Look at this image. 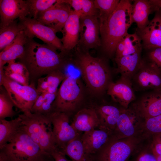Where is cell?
I'll list each match as a JSON object with an SVG mask.
<instances>
[{
	"instance_id": "obj_2",
	"label": "cell",
	"mask_w": 161,
	"mask_h": 161,
	"mask_svg": "<svg viewBox=\"0 0 161 161\" xmlns=\"http://www.w3.org/2000/svg\"><path fill=\"white\" fill-rule=\"evenodd\" d=\"M71 61L80 72L89 91L99 95L106 91L111 82V72L107 61L104 58L94 57L89 52L76 47Z\"/></svg>"
},
{
	"instance_id": "obj_15",
	"label": "cell",
	"mask_w": 161,
	"mask_h": 161,
	"mask_svg": "<svg viewBox=\"0 0 161 161\" xmlns=\"http://www.w3.org/2000/svg\"><path fill=\"white\" fill-rule=\"evenodd\" d=\"M106 92L114 101L125 109L128 108L136 98L131 80L122 76L115 82H111Z\"/></svg>"
},
{
	"instance_id": "obj_32",
	"label": "cell",
	"mask_w": 161,
	"mask_h": 161,
	"mask_svg": "<svg viewBox=\"0 0 161 161\" xmlns=\"http://www.w3.org/2000/svg\"><path fill=\"white\" fill-rule=\"evenodd\" d=\"M63 1L69 4L75 11L79 14L80 17L98 16L99 12L95 7L94 0H63Z\"/></svg>"
},
{
	"instance_id": "obj_42",
	"label": "cell",
	"mask_w": 161,
	"mask_h": 161,
	"mask_svg": "<svg viewBox=\"0 0 161 161\" xmlns=\"http://www.w3.org/2000/svg\"><path fill=\"white\" fill-rule=\"evenodd\" d=\"M54 161H72L68 160L66 157V155L62 151L56 149L51 154Z\"/></svg>"
},
{
	"instance_id": "obj_44",
	"label": "cell",
	"mask_w": 161,
	"mask_h": 161,
	"mask_svg": "<svg viewBox=\"0 0 161 161\" xmlns=\"http://www.w3.org/2000/svg\"><path fill=\"white\" fill-rule=\"evenodd\" d=\"M5 74L3 67L0 68V86H2V83Z\"/></svg>"
},
{
	"instance_id": "obj_37",
	"label": "cell",
	"mask_w": 161,
	"mask_h": 161,
	"mask_svg": "<svg viewBox=\"0 0 161 161\" xmlns=\"http://www.w3.org/2000/svg\"><path fill=\"white\" fill-rule=\"evenodd\" d=\"M4 70L24 75L30 78V74L26 67L21 63L16 62L15 60L7 63L3 67Z\"/></svg>"
},
{
	"instance_id": "obj_23",
	"label": "cell",
	"mask_w": 161,
	"mask_h": 161,
	"mask_svg": "<svg viewBox=\"0 0 161 161\" xmlns=\"http://www.w3.org/2000/svg\"><path fill=\"white\" fill-rule=\"evenodd\" d=\"M27 38L22 31L10 45L0 52V68L4 67L6 64L22 56Z\"/></svg>"
},
{
	"instance_id": "obj_28",
	"label": "cell",
	"mask_w": 161,
	"mask_h": 161,
	"mask_svg": "<svg viewBox=\"0 0 161 161\" xmlns=\"http://www.w3.org/2000/svg\"><path fill=\"white\" fill-rule=\"evenodd\" d=\"M79 136L69 142L61 151L72 161H93L92 157L85 151Z\"/></svg>"
},
{
	"instance_id": "obj_38",
	"label": "cell",
	"mask_w": 161,
	"mask_h": 161,
	"mask_svg": "<svg viewBox=\"0 0 161 161\" xmlns=\"http://www.w3.org/2000/svg\"><path fill=\"white\" fill-rule=\"evenodd\" d=\"M148 61L155 65L161 72V47L150 49L148 54Z\"/></svg>"
},
{
	"instance_id": "obj_11",
	"label": "cell",
	"mask_w": 161,
	"mask_h": 161,
	"mask_svg": "<svg viewBox=\"0 0 161 161\" xmlns=\"http://www.w3.org/2000/svg\"><path fill=\"white\" fill-rule=\"evenodd\" d=\"M131 82L135 90L161 91V72L152 63L143 60Z\"/></svg>"
},
{
	"instance_id": "obj_29",
	"label": "cell",
	"mask_w": 161,
	"mask_h": 161,
	"mask_svg": "<svg viewBox=\"0 0 161 161\" xmlns=\"http://www.w3.org/2000/svg\"><path fill=\"white\" fill-rule=\"evenodd\" d=\"M0 52L10 45L23 30L18 20L14 21L8 25L0 28Z\"/></svg>"
},
{
	"instance_id": "obj_8",
	"label": "cell",
	"mask_w": 161,
	"mask_h": 161,
	"mask_svg": "<svg viewBox=\"0 0 161 161\" xmlns=\"http://www.w3.org/2000/svg\"><path fill=\"white\" fill-rule=\"evenodd\" d=\"M18 22L28 38H38L45 44L61 51L63 47L61 39L52 28L40 22L36 19L28 17L19 18Z\"/></svg>"
},
{
	"instance_id": "obj_20",
	"label": "cell",
	"mask_w": 161,
	"mask_h": 161,
	"mask_svg": "<svg viewBox=\"0 0 161 161\" xmlns=\"http://www.w3.org/2000/svg\"><path fill=\"white\" fill-rule=\"evenodd\" d=\"M109 132L94 129L84 132L81 139L86 152L92 157L98 152L108 141Z\"/></svg>"
},
{
	"instance_id": "obj_24",
	"label": "cell",
	"mask_w": 161,
	"mask_h": 161,
	"mask_svg": "<svg viewBox=\"0 0 161 161\" xmlns=\"http://www.w3.org/2000/svg\"><path fill=\"white\" fill-rule=\"evenodd\" d=\"M154 11L151 0L133 1L131 4V17L133 22L137 24V29H142L147 26L150 21L149 15Z\"/></svg>"
},
{
	"instance_id": "obj_10",
	"label": "cell",
	"mask_w": 161,
	"mask_h": 161,
	"mask_svg": "<svg viewBox=\"0 0 161 161\" xmlns=\"http://www.w3.org/2000/svg\"><path fill=\"white\" fill-rule=\"evenodd\" d=\"M131 138L111 142L93 156V161H128L134 148L135 142Z\"/></svg>"
},
{
	"instance_id": "obj_41",
	"label": "cell",
	"mask_w": 161,
	"mask_h": 161,
	"mask_svg": "<svg viewBox=\"0 0 161 161\" xmlns=\"http://www.w3.org/2000/svg\"><path fill=\"white\" fill-rule=\"evenodd\" d=\"M132 161H157L153 153L147 151L142 152L138 154Z\"/></svg>"
},
{
	"instance_id": "obj_4",
	"label": "cell",
	"mask_w": 161,
	"mask_h": 161,
	"mask_svg": "<svg viewBox=\"0 0 161 161\" xmlns=\"http://www.w3.org/2000/svg\"><path fill=\"white\" fill-rule=\"evenodd\" d=\"M48 154L31 138L22 125L0 147V161H40Z\"/></svg>"
},
{
	"instance_id": "obj_18",
	"label": "cell",
	"mask_w": 161,
	"mask_h": 161,
	"mask_svg": "<svg viewBox=\"0 0 161 161\" xmlns=\"http://www.w3.org/2000/svg\"><path fill=\"white\" fill-rule=\"evenodd\" d=\"M140 38L143 47L150 50L161 47V14L155 12L153 18L148 24L136 32Z\"/></svg>"
},
{
	"instance_id": "obj_34",
	"label": "cell",
	"mask_w": 161,
	"mask_h": 161,
	"mask_svg": "<svg viewBox=\"0 0 161 161\" xmlns=\"http://www.w3.org/2000/svg\"><path fill=\"white\" fill-rule=\"evenodd\" d=\"M0 86V120L12 118L16 114L15 105L4 87Z\"/></svg>"
},
{
	"instance_id": "obj_14",
	"label": "cell",
	"mask_w": 161,
	"mask_h": 161,
	"mask_svg": "<svg viewBox=\"0 0 161 161\" xmlns=\"http://www.w3.org/2000/svg\"><path fill=\"white\" fill-rule=\"evenodd\" d=\"M79 14L72 10L63 28L61 40L63 45L60 53L64 57L69 56L77 46L80 35Z\"/></svg>"
},
{
	"instance_id": "obj_19",
	"label": "cell",
	"mask_w": 161,
	"mask_h": 161,
	"mask_svg": "<svg viewBox=\"0 0 161 161\" xmlns=\"http://www.w3.org/2000/svg\"><path fill=\"white\" fill-rule=\"evenodd\" d=\"M140 117L133 109H120V113L115 130L120 139L130 137L137 132Z\"/></svg>"
},
{
	"instance_id": "obj_17",
	"label": "cell",
	"mask_w": 161,
	"mask_h": 161,
	"mask_svg": "<svg viewBox=\"0 0 161 161\" xmlns=\"http://www.w3.org/2000/svg\"><path fill=\"white\" fill-rule=\"evenodd\" d=\"M133 109L145 119L161 114V91L153 90L143 96Z\"/></svg>"
},
{
	"instance_id": "obj_35",
	"label": "cell",
	"mask_w": 161,
	"mask_h": 161,
	"mask_svg": "<svg viewBox=\"0 0 161 161\" xmlns=\"http://www.w3.org/2000/svg\"><path fill=\"white\" fill-rule=\"evenodd\" d=\"M29 10L28 17L36 19L38 14L44 11L57 2L58 0H27Z\"/></svg>"
},
{
	"instance_id": "obj_36",
	"label": "cell",
	"mask_w": 161,
	"mask_h": 161,
	"mask_svg": "<svg viewBox=\"0 0 161 161\" xmlns=\"http://www.w3.org/2000/svg\"><path fill=\"white\" fill-rule=\"evenodd\" d=\"M144 126L152 135L161 133V114L145 119Z\"/></svg>"
},
{
	"instance_id": "obj_25",
	"label": "cell",
	"mask_w": 161,
	"mask_h": 161,
	"mask_svg": "<svg viewBox=\"0 0 161 161\" xmlns=\"http://www.w3.org/2000/svg\"><path fill=\"white\" fill-rule=\"evenodd\" d=\"M100 123L99 129L108 132L114 130L120 113V110L111 105H105L96 110Z\"/></svg>"
},
{
	"instance_id": "obj_31",
	"label": "cell",
	"mask_w": 161,
	"mask_h": 161,
	"mask_svg": "<svg viewBox=\"0 0 161 161\" xmlns=\"http://www.w3.org/2000/svg\"><path fill=\"white\" fill-rule=\"evenodd\" d=\"M21 126V120L19 116L10 120H0V147L7 143Z\"/></svg>"
},
{
	"instance_id": "obj_5",
	"label": "cell",
	"mask_w": 161,
	"mask_h": 161,
	"mask_svg": "<svg viewBox=\"0 0 161 161\" xmlns=\"http://www.w3.org/2000/svg\"><path fill=\"white\" fill-rule=\"evenodd\" d=\"M22 125L31 138L44 152L51 154L57 149L52 125L48 116L29 112L19 114Z\"/></svg>"
},
{
	"instance_id": "obj_21",
	"label": "cell",
	"mask_w": 161,
	"mask_h": 161,
	"mask_svg": "<svg viewBox=\"0 0 161 161\" xmlns=\"http://www.w3.org/2000/svg\"><path fill=\"white\" fill-rule=\"evenodd\" d=\"M71 124L78 132H85L99 127L100 123L95 109L84 108L76 113Z\"/></svg>"
},
{
	"instance_id": "obj_33",
	"label": "cell",
	"mask_w": 161,
	"mask_h": 161,
	"mask_svg": "<svg viewBox=\"0 0 161 161\" xmlns=\"http://www.w3.org/2000/svg\"><path fill=\"white\" fill-rule=\"evenodd\" d=\"M119 0H95V8L98 10V18L100 23H102L108 18L116 9Z\"/></svg>"
},
{
	"instance_id": "obj_26",
	"label": "cell",
	"mask_w": 161,
	"mask_h": 161,
	"mask_svg": "<svg viewBox=\"0 0 161 161\" xmlns=\"http://www.w3.org/2000/svg\"><path fill=\"white\" fill-rule=\"evenodd\" d=\"M61 70L54 71L44 77L37 80L36 89L40 95L43 93H55L57 92L58 87L66 76Z\"/></svg>"
},
{
	"instance_id": "obj_12",
	"label": "cell",
	"mask_w": 161,
	"mask_h": 161,
	"mask_svg": "<svg viewBox=\"0 0 161 161\" xmlns=\"http://www.w3.org/2000/svg\"><path fill=\"white\" fill-rule=\"evenodd\" d=\"M47 116L52 124L56 147L62 151L69 142L79 135L78 132L70 123L69 115L67 114L55 111Z\"/></svg>"
},
{
	"instance_id": "obj_45",
	"label": "cell",
	"mask_w": 161,
	"mask_h": 161,
	"mask_svg": "<svg viewBox=\"0 0 161 161\" xmlns=\"http://www.w3.org/2000/svg\"><path fill=\"white\" fill-rule=\"evenodd\" d=\"M40 161H54V159L51 154H48Z\"/></svg>"
},
{
	"instance_id": "obj_27",
	"label": "cell",
	"mask_w": 161,
	"mask_h": 161,
	"mask_svg": "<svg viewBox=\"0 0 161 161\" xmlns=\"http://www.w3.org/2000/svg\"><path fill=\"white\" fill-rule=\"evenodd\" d=\"M142 47L141 41L136 32L132 34L128 33L117 44L115 58L135 53L142 50Z\"/></svg>"
},
{
	"instance_id": "obj_1",
	"label": "cell",
	"mask_w": 161,
	"mask_h": 161,
	"mask_svg": "<svg viewBox=\"0 0 161 161\" xmlns=\"http://www.w3.org/2000/svg\"><path fill=\"white\" fill-rule=\"evenodd\" d=\"M53 47L41 44L27 38L24 50L19 61L27 68L30 79L36 80L52 72L65 67L68 57H64Z\"/></svg>"
},
{
	"instance_id": "obj_16",
	"label": "cell",
	"mask_w": 161,
	"mask_h": 161,
	"mask_svg": "<svg viewBox=\"0 0 161 161\" xmlns=\"http://www.w3.org/2000/svg\"><path fill=\"white\" fill-rule=\"evenodd\" d=\"M26 0H0V27L6 26L14 21L29 15Z\"/></svg>"
},
{
	"instance_id": "obj_7",
	"label": "cell",
	"mask_w": 161,
	"mask_h": 161,
	"mask_svg": "<svg viewBox=\"0 0 161 161\" xmlns=\"http://www.w3.org/2000/svg\"><path fill=\"white\" fill-rule=\"evenodd\" d=\"M2 86L7 92L15 106L23 113L31 112L34 104L40 95L33 81H31L28 86H24L5 75Z\"/></svg>"
},
{
	"instance_id": "obj_30",
	"label": "cell",
	"mask_w": 161,
	"mask_h": 161,
	"mask_svg": "<svg viewBox=\"0 0 161 161\" xmlns=\"http://www.w3.org/2000/svg\"><path fill=\"white\" fill-rule=\"evenodd\" d=\"M57 93H43L38 96L31 110L32 113L48 116L53 112V104Z\"/></svg>"
},
{
	"instance_id": "obj_9",
	"label": "cell",
	"mask_w": 161,
	"mask_h": 161,
	"mask_svg": "<svg viewBox=\"0 0 161 161\" xmlns=\"http://www.w3.org/2000/svg\"><path fill=\"white\" fill-rule=\"evenodd\" d=\"M80 35L77 47L89 52L91 49H97L101 45L100 23L96 16L80 17Z\"/></svg>"
},
{
	"instance_id": "obj_39",
	"label": "cell",
	"mask_w": 161,
	"mask_h": 161,
	"mask_svg": "<svg viewBox=\"0 0 161 161\" xmlns=\"http://www.w3.org/2000/svg\"><path fill=\"white\" fill-rule=\"evenodd\" d=\"M4 71L7 77L18 83L24 86H28L30 84L29 78L19 74L4 70Z\"/></svg>"
},
{
	"instance_id": "obj_40",
	"label": "cell",
	"mask_w": 161,
	"mask_h": 161,
	"mask_svg": "<svg viewBox=\"0 0 161 161\" xmlns=\"http://www.w3.org/2000/svg\"><path fill=\"white\" fill-rule=\"evenodd\" d=\"M152 135V152L155 156L161 155V133Z\"/></svg>"
},
{
	"instance_id": "obj_13",
	"label": "cell",
	"mask_w": 161,
	"mask_h": 161,
	"mask_svg": "<svg viewBox=\"0 0 161 161\" xmlns=\"http://www.w3.org/2000/svg\"><path fill=\"white\" fill-rule=\"evenodd\" d=\"M72 10L69 4L58 0L49 8L39 13L36 19L53 28L56 33L61 32Z\"/></svg>"
},
{
	"instance_id": "obj_46",
	"label": "cell",
	"mask_w": 161,
	"mask_h": 161,
	"mask_svg": "<svg viewBox=\"0 0 161 161\" xmlns=\"http://www.w3.org/2000/svg\"><path fill=\"white\" fill-rule=\"evenodd\" d=\"M156 158L157 161H161V155L155 156Z\"/></svg>"
},
{
	"instance_id": "obj_3",
	"label": "cell",
	"mask_w": 161,
	"mask_h": 161,
	"mask_svg": "<svg viewBox=\"0 0 161 161\" xmlns=\"http://www.w3.org/2000/svg\"><path fill=\"white\" fill-rule=\"evenodd\" d=\"M131 1L120 0L114 12L104 22L100 23L102 51L111 57L115 55L119 42L128 32L133 22Z\"/></svg>"
},
{
	"instance_id": "obj_6",
	"label": "cell",
	"mask_w": 161,
	"mask_h": 161,
	"mask_svg": "<svg viewBox=\"0 0 161 161\" xmlns=\"http://www.w3.org/2000/svg\"><path fill=\"white\" fill-rule=\"evenodd\" d=\"M58 89L53 104V112H63L69 115L82 100L83 88L80 78L72 75H66Z\"/></svg>"
},
{
	"instance_id": "obj_43",
	"label": "cell",
	"mask_w": 161,
	"mask_h": 161,
	"mask_svg": "<svg viewBox=\"0 0 161 161\" xmlns=\"http://www.w3.org/2000/svg\"><path fill=\"white\" fill-rule=\"evenodd\" d=\"M154 11L161 14V0H151Z\"/></svg>"
},
{
	"instance_id": "obj_22",
	"label": "cell",
	"mask_w": 161,
	"mask_h": 161,
	"mask_svg": "<svg viewBox=\"0 0 161 161\" xmlns=\"http://www.w3.org/2000/svg\"><path fill=\"white\" fill-rule=\"evenodd\" d=\"M141 52L142 50L132 54L115 58L117 72L120 74L121 76L131 80L143 62Z\"/></svg>"
}]
</instances>
